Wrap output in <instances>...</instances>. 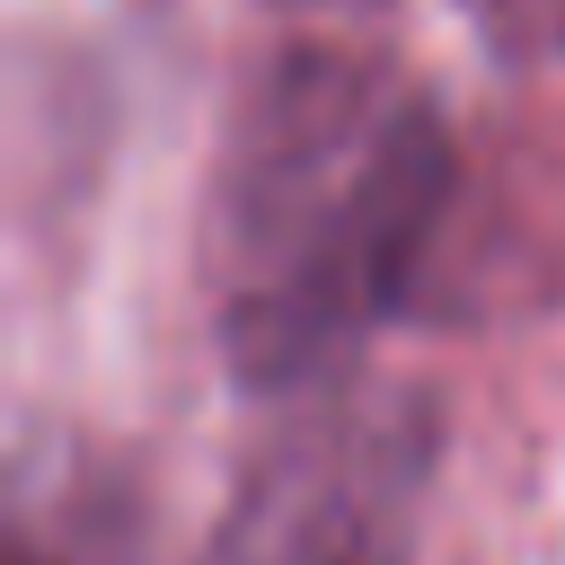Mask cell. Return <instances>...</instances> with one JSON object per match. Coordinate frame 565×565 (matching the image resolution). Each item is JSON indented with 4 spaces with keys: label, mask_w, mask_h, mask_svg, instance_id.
Segmentation results:
<instances>
[{
    "label": "cell",
    "mask_w": 565,
    "mask_h": 565,
    "mask_svg": "<svg viewBox=\"0 0 565 565\" xmlns=\"http://www.w3.org/2000/svg\"><path fill=\"white\" fill-rule=\"evenodd\" d=\"M433 477V415L406 388H335L238 477L203 565H406Z\"/></svg>",
    "instance_id": "2"
},
{
    "label": "cell",
    "mask_w": 565,
    "mask_h": 565,
    "mask_svg": "<svg viewBox=\"0 0 565 565\" xmlns=\"http://www.w3.org/2000/svg\"><path fill=\"white\" fill-rule=\"evenodd\" d=\"M450 203V124L362 44L274 53L221 132L203 300L247 388L327 380L415 282Z\"/></svg>",
    "instance_id": "1"
}]
</instances>
